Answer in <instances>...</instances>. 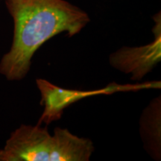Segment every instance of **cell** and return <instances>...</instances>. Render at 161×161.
<instances>
[{
	"label": "cell",
	"instance_id": "obj_4",
	"mask_svg": "<svg viewBox=\"0 0 161 161\" xmlns=\"http://www.w3.org/2000/svg\"><path fill=\"white\" fill-rule=\"evenodd\" d=\"M155 25L153 28L154 39L152 43L139 47H122L110 56V64L115 69L130 74L131 79L141 80L150 72L161 59L160 13L153 17Z\"/></svg>",
	"mask_w": 161,
	"mask_h": 161
},
{
	"label": "cell",
	"instance_id": "obj_3",
	"mask_svg": "<svg viewBox=\"0 0 161 161\" xmlns=\"http://www.w3.org/2000/svg\"><path fill=\"white\" fill-rule=\"evenodd\" d=\"M37 87L41 93L40 104L44 106V110L39 119L38 125L42 122L46 125L58 120L63 115L64 110L83 98L90 96L111 94L119 91L137 90L138 84L119 85L111 84L104 89L94 90H78L61 88L44 79L37 80Z\"/></svg>",
	"mask_w": 161,
	"mask_h": 161
},
{
	"label": "cell",
	"instance_id": "obj_5",
	"mask_svg": "<svg viewBox=\"0 0 161 161\" xmlns=\"http://www.w3.org/2000/svg\"><path fill=\"white\" fill-rule=\"evenodd\" d=\"M160 96L151 102L140 119V132L144 148L153 159L160 160L161 154Z\"/></svg>",
	"mask_w": 161,
	"mask_h": 161
},
{
	"label": "cell",
	"instance_id": "obj_1",
	"mask_svg": "<svg viewBox=\"0 0 161 161\" xmlns=\"http://www.w3.org/2000/svg\"><path fill=\"white\" fill-rule=\"evenodd\" d=\"M14 21L9 52L0 61V73L8 80H20L29 72L35 52L60 33H79L90 22L85 11L66 0H5Z\"/></svg>",
	"mask_w": 161,
	"mask_h": 161
},
{
	"label": "cell",
	"instance_id": "obj_2",
	"mask_svg": "<svg viewBox=\"0 0 161 161\" xmlns=\"http://www.w3.org/2000/svg\"><path fill=\"white\" fill-rule=\"evenodd\" d=\"M94 152L90 139L59 127L51 135L46 128L22 125L0 149V161H88Z\"/></svg>",
	"mask_w": 161,
	"mask_h": 161
}]
</instances>
